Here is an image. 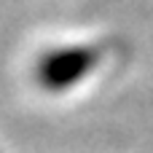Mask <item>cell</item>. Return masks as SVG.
<instances>
[{"mask_svg": "<svg viewBox=\"0 0 153 153\" xmlns=\"http://www.w3.org/2000/svg\"><path fill=\"white\" fill-rule=\"evenodd\" d=\"M94 65V54L89 48H65L56 54H48L40 67H38V78L46 89H65L73 81L83 78Z\"/></svg>", "mask_w": 153, "mask_h": 153, "instance_id": "1", "label": "cell"}]
</instances>
